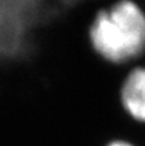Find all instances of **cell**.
I'll return each mask as SVG.
<instances>
[{
    "label": "cell",
    "instance_id": "7a4b0ae2",
    "mask_svg": "<svg viewBox=\"0 0 145 146\" xmlns=\"http://www.w3.org/2000/svg\"><path fill=\"white\" fill-rule=\"evenodd\" d=\"M120 101L132 121L145 124V66H134L123 78Z\"/></svg>",
    "mask_w": 145,
    "mask_h": 146
},
{
    "label": "cell",
    "instance_id": "3957f363",
    "mask_svg": "<svg viewBox=\"0 0 145 146\" xmlns=\"http://www.w3.org/2000/svg\"><path fill=\"white\" fill-rule=\"evenodd\" d=\"M105 146H136V145L131 144L130 141H126V140H113V141L108 142Z\"/></svg>",
    "mask_w": 145,
    "mask_h": 146
},
{
    "label": "cell",
    "instance_id": "6da1fadb",
    "mask_svg": "<svg viewBox=\"0 0 145 146\" xmlns=\"http://www.w3.org/2000/svg\"><path fill=\"white\" fill-rule=\"evenodd\" d=\"M87 37L100 59L132 68L145 54V9L135 0H117L96 12Z\"/></svg>",
    "mask_w": 145,
    "mask_h": 146
}]
</instances>
